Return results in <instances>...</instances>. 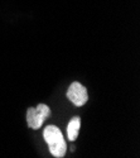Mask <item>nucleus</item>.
<instances>
[{
    "label": "nucleus",
    "instance_id": "obj_3",
    "mask_svg": "<svg viewBox=\"0 0 140 158\" xmlns=\"http://www.w3.org/2000/svg\"><path fill=\"white\" fill-rule=\"evenodd\" d=\"M67 99L76 106H82L88 100L87 89L77 81L72 82L67 90Z\"/></svg>",
    "mask_w": 140,
    "mask_h": 158
},
{
    "label": "nucleus",
    "instance_id": "obj_4",
    "mask_svg": "<svg viewBox=\"0 0 140 158\" xmlns=\"http://www.w3.org/2000/svg\"><path fill=\"white\" fill-rule=\"evenodd\" d=\"M80 128H81V119L78 116L72 118V119L70 120V123H68V125H67V137L71 142L77 139Z\"/></svg>",
    "mask_w": 140,
    "mask_h": 158
},
{
    "label": "nucleus",
    "instance_id": "obj_1",
    "mask_svg": "<svg viewBox=\"0 0 140 158\" xmlns=\"http://www.w3.org/2000/svg\"><path fill=\"white\" fill-rule=\"evenodd\" d=\"M43 137H44L46 143L48 144V149H49L50 154L56 158L65 157L67 146H66L65 138H63L59 128H57L56 125L46 127V129L43 131Z\"/></svg>",
    "mask_w": 140,
    "mask_h": 158
},
{
    "label": "nucleus",
    "instance_id": "obj_2",
    "mask_svg": "<svg viewBox=\"0 0 140 158\" xmlns=\"http://www.w3.org/2000/svg\"><path fill=\"white\" fill-rule=\"evenodd\" d=\"M49 115H50V109L46 104H39L35 108H29L27 110L28 127L32 129H39Z\"/></svg>",
    "mask_w": 140,
    "mask_h": 158
}]
</instances>
